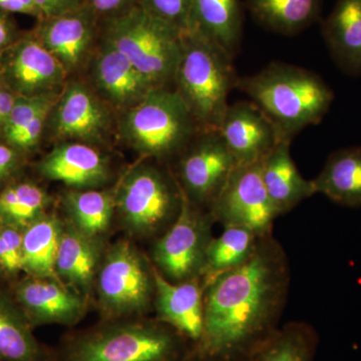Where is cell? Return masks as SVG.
Masks as SVG:
<instances>
[{"instance_id": "41", "label": "cell", "mask_w": 361, "mask_h": 361, "mask_svg": "<svg viewBox=\"0 0 361 361\" xmlns=\"http://www.w3.org/2000/svg\"><path fill=\"white\" fill-rule=\"evenodd\" d=\"M2 269V267H1V265H0V271H1Z\"/></svg>"}, {"instance_id": "23", "label": "cell", "mask_w": 361, "mask_h": 361, "mask_svg": "<svg viewBox=\"0 0 361 361\" xmlns=\"http://www.w3.org/2000/svg\"><path fill=\"white\" fill-rule=\"evenodd\" d=\"M192 30L212 40L234 59L242 35L239 0H195Z\"/></svg>"}, {"instance_id": "12", "label": "cell", "mask_w": 361, "mask_h": 361, "mask_svg": "<svg viewBox=\"0 0 361 361\" xmlns=\"http://www.w3.org/2000/svg\"><path fill=\"white\" fill-rule=\"evenodd\" d=\"M219 132L238 166L264 160L281 142L269 118L253 102L229 104Z\"/></svg>"}, {"instance_id": "37", "label": "cell", "mask_w": 361, "mask_h": 361, "mask_svg": "<svg viewBox=\"0 0 361 361\" xmlns=\"http://www.w3.org/2000/svg\"><path fill=\"white\" fill-rule=\"evenodd\" d=\"M0 265L9 272H16V271L21 269L20 264L11 255L8 247L6 246V242L1 236H0Z\"/></svg>"}, {"instance_id": "39", "label": "cell", "mask_w": 361, "mask_h": 361, "mask_svg": "<svg viewBox=\"0 0 361 361\" xmlns=\"http://www.w3.org/2000/svg\"><path fill=\"white\" fill-rule=\"evenodd\" d=\"M0 11L6 13L32 14L27 6L20 0H0Z\"/></svg>"}, {"instance_id": "4", "label": "cell", "mask_w": 361, "mask_h": 361, "mask_svg": "<svg viewBox=\"0 0 361 361\" xmlns=\"http://www.w3.org/2000/svg\"><path fill=\"white\" fill-rule=\"evenodd\" d=\"M183 35L137 6L106 20L104 39L122 52L156 89H161L174 82Z\"/></svg>"}, {"instance_id": "5", "label": "cell", "mask_w": 361, "mask_h": 361, "mask_svg": "<svg viewBox=\"0 0 361 361\" xmlns=\"http://www.w3.org/2000/svg\"><path fill=\"white\" fill-rule=\"evenodd\" d=\"M122 130L137 151L155 157L184 149L201 130L177 90L168 87L152 90L128 110Z\"/></svg>"}, {"instance_id": "3", "label": "cell", "mask_w": 361, "mask_h": 361, "mask_svg": "<svg viewBox=\"0 0 361 361\" xmlns=\"http://www.w3.org/2000/svg\"><path fill=\"white\" fill-rule=\"evenodd\" d=\"M237 80L224 49L197 30L184 32L174 82L200 130H219Z\"/></svg>"}, {"instance_id": "36", "label": "cell", "mask_w": 361, "mask_h": 361, "mask_svg": "<svg viewBox=\"0 0 361 361\" xmlns=\"http://www.w3.org/2000/svg\"><path fill=\"white\" fill-rule=\"evenodd\" d=\"M18 155L11 147L0 144V180L11 174L18 165Z\"/></svg>"}, {"instance_id": "25", "label": "cell", "mask_w": 361, "mask_h": 361, "mask_svg": "<svg viewBox=\"0 0 361 361\" xmlns=\"http://www.w3.org/2000/svg\"><path fill=\"white\" fill-rule=\"evenodd\" d=\"M61 229L54 217H39L23 232V269L32 277L56 276Z\"/></svg>"}, {"instance_id": "38", "label": "cell", "mask_w": 361, "mask_h": 361, "mask_svg": "<svg viewBox=\"0 0 361 361\" xmlns=\"http://www.w3.org/2000/svg\"><path fill=\"white\" fill-rule=\"evenodd\" d=\"M13 39V27L11 20L0 13V51L6 49Z\"/></svg>"}, {"instance_id": "32", "label": "cell", "mask_w": 361, "mask_h": 361, "mask_svg": "<svg viewBox=\"0 0 361 361\" xmlns=\"http://www.w3.org/2000/svg\"><path fill=\"white\" fill-rule=\"evenodd\" d=\"M56 96V92L40 96H18L13 110L1 128L6 141L20 132L42 111L54 108Z\"/></svg>"}, {"instance_id": "16", "label": "cell", "mask_w": 361, "mask_h": 361, "mask_svg": "<svg viewBox=\"0 0 361 361\" xmlns=\"http://www.w3.org/2000/svg\"><path fill=\"white\" fill-rule=\"evenodd\" d=\"M92 75L104 97L115 106L128 110L156 90L129 59L106 39L94 59Z\"/></svg>"}, {"instance_id": "40", "label": "cell", "mask_w": 361, "mask_h": 361, "mask_svg": "<svg viewBox=\"0 0 361 361\" xmlns=\"http://www.w3.org/2000/svg\"><path fill=\"white\" fill-rule=\"evenodd\" d=\"M4 87H6V85H4L1 82H0V94H1L2 90H4Z\"/></svg>"}, {"instance_id": "35", "label": "cell", "mask_w": 361, "mask_h": 361, "mask_svg": "<svg viewBox=\"0 0 361 361\" xmlns=\"http://www.w3.org/2000/svg\"><path fill=\"white\" fill-rule=\"evenodd\" d=\"M85 6L96 16L106 20L116 18L139 6V0H85Z\"/></svg>"}, {"instance_id": "18", "label": "cell", "mask_w": 361, "mask_h": 361, "mask_svg": "<svg viewBox=\"0 0 361 361\" xmlns=\"http://www.w3.org/2000/svg\"><path fill=\"white\" fill-rule=\"evenodd\" d=\"M16 293L28 322L73 323L85 311L84 301L77 293L49 278L26 279L18 284Z\"/></svg>"}, {"instance_id": "27", "label": "cell", "mask_w": 361, "mask_h": 361, "mask_svg": "<svg viewBox=\"0 0 361 361\" xmlns=\"http://www.w3.org/2000/svg\"><path fill=\"white\" fill-rule=\"evenodd\" d=\"M224 227L222 234L211 240L207 248L203 270L207 275V283L221 273L243 264L254 253L261 238L242 226Z\"/></svg>"}, {"instance_id": "22", "label": "cell", "mask_w": 361, "mask_h": 361, "mask_svg": "<svg viewBox=\"0 0 361 361\" xmlns=\"http://www.w3.org/2000/svg\"><path fill=\"white\" fill-rule=\"evenodd\" d=\"M312 180L315 194H322L334 203L361 207V147L334 152L320 174Z\"/></svg>"}, {"instance_id": "6", "label": "cell", "mask_w": 361, "mask_h": 361, "mask_svg": "<svg viewBox=\"0 0 361 361\" xmlns=\"http://www.w3.org/2000/svg\"><path fill=\"white\" fill-rule=\"evenodd\" d=\"M183 338L160 325H118L78 338L63 361H188Z\"/></svg>"}, {"instance_id": "1", "label": "cell", "mask_w": 361, "mask_h": 361, "mask_svg": "<svg viewBox=\"0 0 361 361\" xmlns=\"http://www.w3.org/2000/svg\"><path fill=\"white\" fill-rule=\"evenodd\" d=\"M288 283L281 246L261 237L248 260L207 283L203 334L188 361H245L278 329Z\"/></svg>"}, {"instance_id": "7", "label": "cell", "mask_w": 361, "mask_h": 361, "mask_svg": "<svg viewBox=\"0 0 361 361\" xmlns=\"http://www.w3.org/2000/svg\"><path fill=\"white\" fill-rule=\"evenodd\" d=\"M210 213L224 226H242L259 237L271 234L278 215L263 182L262 161L237 166Z\"/></svg>"}, {"instance_id": "11", "label": "cell", "mask_w": 361, "mask_h": 361, "mask_svg": "<svg viewBox=\"0 0 361 361\" xmlns=\"http://www.w3.org/2000/svg\"><path fill=\"white\" fill-rule=\"evenodd\" d=\"M149 281L141 256L130 243L121 242L109 252L99 272V296L111 313L140 311L149 302Z\"/></svg>"}, {"instance_id": "9", "label": "cell", "mask_w": 361, "mask_h": 361, "mask_svg": "<svg viewBox=\"0 0 361 361\" xmlns=\"http://www.w3.org/2000/svg\"><path fill=\"white\" fill-rule=\"evenodd\" d=\"M182 191L167 176L149 166L137 168L123 183L118 197L123 219L137 232L159 229L179 210Z\"/></svg>"}, {"instance_id": "33", "label": "cell", "mask_w": 361, "mask_h": 361, "mask_svg": "<svg viewBox=\"0 0 361 361\" xmlns=\"http://www.w3.org/2000/svg\"><path fill=\"white\" fill-rule=\"evenodd\" d=\"M194 4L195 0H139L144 11L182 32L192 30Z\"/></svg>"}, {"instance_id": "13", "label": "cell", "mask_w": 361, "mask_h": 361, "mask_svg": "<svg viewBox=\"0 0 361 361\" xmlns=\"http://www.w3.org/2000/svg\"><path fill=\"white\" fill-rule=\"evenodd\" d=\"M7 87L18 96L52 94L65 80V68L37 39L18 42L4 63Z\"/></svg>"}, {"instance_id": "26", "label": "cell", "mask_w": 361, "mask_h": 361, "mask_svg": "<svg viewBox=\"0 0 361 361\" xmlns=\"http://www.w3.org/2000/svg\"><path fill=\"white\" fill-rule=\"evenodd\" d=\"M252 13L274 32L291 35L317 20L322 0H247Z\"/></svg>"}, {"instance_id": "24", "label": "cell", "mask_w": 361, "mask_h": 361, "mask_svg": "<svg viewBox=\"0 0 361 361\" xmlns=\"http://www.w3.org/2000/svg\"><path fill=\"white\" fill-rule=\"evenodd\" d=\"M97 250L92 237L78 228L61 231L56 272L61 279L80 290H87L94 277Z\"/></svg>"}, {"instance_id": "31", "label": "cell", "mask_w": 361, "mask_h": 361, "mask_svg": "<svg viewBox=\"0 0 361 361\" xmlns=\"http://www.w3.org/2000/svg\"><path fill=\"white\" fill-rule=\"evenodd\" d=\"M66 203L78 229L92 238L106 231L110 224L113 199L104 192H77L68 195Z\"/></svg>"}, {"instance_id": "19", "label": "cell", "mask_w": 361, "mask_h": 361, "mask_svg": "<svg viewBox=\"0 0 361 361\" xmlns=\"http://www.w3.org/2000/svg\"><path fill=\"white\" fill-rule=\"evenodd\" d=\"M322 33L336 66L350 77L360 75L361 0H337Z\"/></svg>"}, {"instance_id": "21", "label": "cell", "mask_w": 361, "mask_h": 361, "mask_svg": "<svg viewBox=\"0 0 361 361\" xmlns=\"http://www.w3.org/2000/svg\"><path fill=\"white\" fill-rule=\"evenodd\" d=\"M40 171L49 179L59 180L71 187L97 186L108 177V163L92 147L80 142H68L52 149Z\"/></svg>"}, {"instance_id": "10", "label": "cell", "mask_w": 361, "mask_h": 361, "mask_svg": "<svg viewBox=\"0 0 361 361\" xmlns=\"http://www.w3.org/2000/svg\"><path fill=\"white\" fill-rule=\"evenodd\" d=\"M180 161L182 192L192 203L213 205L237 168L219 130H203Z\"/></svg>"}, {"instance_id": "2", "label": "cell", "mask_w": 361, "mask_h": 361, "mask_svg": "<svg viewBox=\"0 0 361 361\" xmlns=\"http://www.w3.org/2000/svg\"><path fill=\"white\" fill-rule=\"evenodd\" d=\"M236 87L269 118L280 141L291 142L305 128L322 122L334 99L329 85L314 71L285 63H271L238 78Z\"/></svg>"}, {"instance_id": "34", "label": "cell", "mask_w": 361, "mask_h": 361, "mask_svg": "<svg viewBox=\"0 0 361 361\" xmlns=\"http://www.w3.org/2000/svg\"><path fill=\"white\" fill-rule=\"evenodd\" d=\"M51 110L52 109H49V110H44L39 113L20 132L7 140L9 145L18 149H30L35 146L42 135L47 116Z\"/></svg>"}, {"instance_id": "8", "label": "cell", "mask_w": 361, "mask_h": 361, "mask_svg": "<svg viewBox=\"0 0 361 361\" xmlns=\"http://www.w3.org/2000/svg\"><path fill=\"white\" fill-rule=\"evenodd\" d=\"M207 217L182 192L177 219L155 247L157 264L171 279L183 282L203 272L207 248L212 240L209 231L212 215Z\"/></svg>"}, {"instance_id": "15", "label": "cell", "mask_w": 361, "mask_h": 361, "mask_svg": "<svg viewBox=\"0 0 361 361\" xmlns=\"http://www.w3.org/2000/svg\"><path fill=\"white\" fill-rule=\"evenodd\" d=\"M159 316L180 336L200 341L204 329V293L196 282L173 283L153 268Z\"/></svg>"}, {"instance_id": "30", "label": "cell", "mask_w": 361, "mask_h": 361, "mask_svg": "<svg viewBox=\"0 0 361 361\" xmlns=\"http://www.w3.org/2000/svg\"><path fill=\"white\" fill-rule=\"evenodd\" d=\"M49 198L32 183L7 187L0 193V221L4 225L26 228L39 219Z\"/></svg>"}, {"instance_id": "17", "label": "cell", "mask_w": 361, "mask_h": 361, "mask_svg": "<svg viewBox=\"0 0 361 361\" xmlns=\"http://www.w3.org/2000/svg\"><path fill=\"white\" fill-rule=\"evenodd\" d=\"M108 123L103 106L78 82L66 87L52 116V129L61 139L97 141L106 133Z\"/></svg>"}, {"instance_id": "20", "label": "cell", "mask_w": 361, "mask_h": 361, "mask_svg": "<svg viewBox=\"0 0 361 361\" xmlns=\"http://www.w3.org/2000/svg\"><path fill=\"white\" fill-rule=\"evenodd\" d=\"M290 144L278 142L262 161L263 182L278 216L315 195L312 180L304 179L294 164Z\"/></svg>"}, {"instance_id": "14", "label": "cell", "mask_w": 361, "mask_h": 361, "mask_svg": "<svg viewBox=\"0 0 361 361\" xmlns=\"http://www.w3.org/2000/svg\"><path fill=\"white\" fill-rule=\"evenodd\" d=\"M96 14L87 6L45 18L37 39L54 56L66 73L77 70L89 54L94 32Z\"/></svg>"}, {"instance_id": "28", "label": "cell", "mask_w": 361, "mask_h": 361, "mask_svg": "<svg viewBox=\"0 0 361 361\" xmlns=\"http://www.w3.org/2000/svg\"><path fill=\"white\" fill-rule=\"evenodd\" d=\"M318 337L305 323L278 329L245 361H314Z\"/></svg>"}, {"instance_id": "29", "label": "cell", "mask_w": 361, "mask_h": 361, "mask_svg": "<svg viewBox=\"0 0 361 361\" xmlns=\"http://www.w3.org/2000/svg\"><path fill=\"white\" fill-rule=\"evenodd\" d=\"M26 316L0 296V361H42Z\"/></svg>"}]
</instances>
